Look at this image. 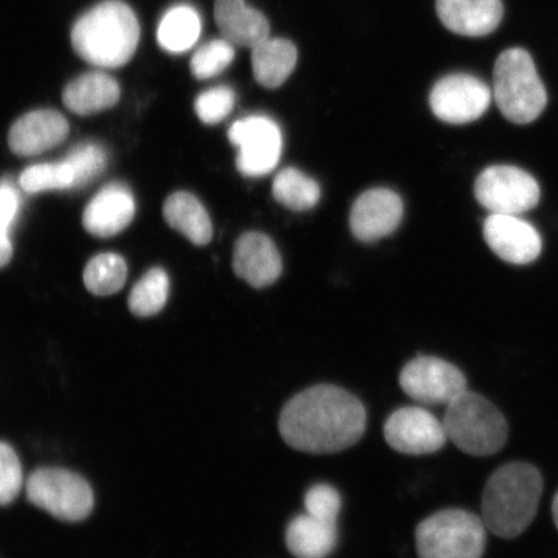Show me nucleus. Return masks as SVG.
I'll use <instances>...</instances> for the list:
<instances>
[{
  "label": "nucleus",
  "instance_id": "72a5a7b5",
  "mask_svg": "<svg viewBox=\"0 0 558 558\" xmlns=\"http://www.w3.org/2000/svg\"><path fill=\"white\" fill-rule=\"evenodd\" d=\"M20 208L19 193L9 181L0 183V240H9Z\"/></svg>",
  "mask_w": 558,
  "mask_h": 558
},
{
  "label": "nucleus",
  "instance_id": "f3484780",
  "mask_svg": "<svg viewBox=\"0 0 558 558\" xmlns=\"http://www.w3.org/2000/svg\"><path fill=\"white\" fill-rule=\"evenodd\" d=\"M136 211L134 195L128 185L111 183L95 195L83 214L87 232L109 239L131 225Z\"/></svg>",
  "mask_w": 558,
  "mask_h": 558
},
{
  "label": "nucleus",
  "instance_id": "b1692460",
  "mask_svg": "<svg viewBox=\"0 0 558 558\" xmlns=\"http://www.w3.org/2000/svg\"><path fill=\"white\" fill-rule=\"evenodd\" d=\"M202 31L199 13L190 4H178L160 20L157 39L170 53H184L197 44Z\"/></svg>",
  "mask_w": 558,
  "mask_h": 558
},
{
  "label": "nucleus",
  "instance_id": "393cba45",
  "mask_svg": "<svg viewBox=\"0 0 558 558\" xmlns=\"http://www.w3.org/2000/svg\"><path fill=\"white\" fill-rule=\"evenodd\" d=\"M274 195L278 204L292 211H306L318 204L320 190L317 181L290 167L279 172L274 181Z\"/></svg>",
  "mask_w": 558,
  "mask_h": 558
},
{
  "label": "nucleus",
  "instance_id": "4be33fe9",
  "mask_svg": "<svg viewBox=\"0 0 558 558\" xmlns=\"http://www.w3.org/2000/svg\"><path fill=\"white\" fill-rule=\"evenodd\" d=\"M251 60L256 82L265 88H277L294 72L298 50L288 39L268 38L253 48Z\"/></svg>",
  "mask_w": 558,
  "mask_h": 558
},
{
  "label": "nucleus",
  "instance_id": "aec40b11",
  "mask_svg": "<svg viewBox=\"0 0 558 558\" xmlns=\"http://www.w3.org/2000/svg\"><path fill=\"white\" fill-rule=\"evenodd\" d=\"M120 97V85L110 75L101 72L78 76L62 93L65 107L78 116L96 114L113 108Z\"/></svg>",
  "mask_w": 558,
  "mask_h": 558
},
{
  "label": "nucleus",
  "instance_id": "412c9836",
  "mask_svg": "<svg viewBox=\"0 0 558 558\" xmlns=\"http://www.w3.org/2000/svg\"><path fill=\"white\" fill-rule=\"evenodd\" d=\"M338 542L337 523L305 513L296 515L286 530V546L296 558L329 557Z\"/></svg>",
  "mask_w": 558,
  "mask_h": 558
},
{
  "label": "nucleus",
  "instance_id": "dca6fc26",
  "mask_svg": "<svg viewBox=\"0 0 558 558\" xmlns=\"http://www.w3.org/2000/svg\"><path fill=\"white\" fill-rule=\"evenodd\" d=\"M234 274L255 289L274 284L282 274V259L269 236L251 232L235 242Z\"/></svg>",
  "mask_w": 558,
  "mask_h": 558
},
{
  "label": "nucleus",
  "instance_id": "39448f33",
  "mask_svg": "<svg viewBox=\"0 0 558 558\" xmlns=\"http://www.w3.org/2000/svg\"><path fill=\"white\" fill-rule=\"evenodd\" d=\"M493 82L494 99L509 122L532 123L547 107V89L536 72L532 54L523 48H509L499 54Z\"/></svg>",
  "mask_w": 558,
  "mask_h": 558
},
{
  "label": "nucleus",
  "instance_id": "7c9ffc66",
  "mask_svg": "<svg viewBox=\"0 0 558 558\" xmlns=\"http://www.w3.org/2000/svg\"><path fill=\"white\" fill-rule=\"evenodd\" d=\"M23 485V466L16 451L9 444L0 442V507L11 505Z\"/></svg>",
  "mask_w": 558,
  "mask_h": 558
},
{
  "label": "nucleus",
  "instance_id": "f257e3e1",
  "mask_svg": "<svg viewBox=\"0 0 558 558\" xmlns=\"http://www.w3.org/2000/svg\"><path fill=\"white\" fill-rule=\"evenodd\" d=\"M364 403L348 390L320 384L284 404L278 429L290 448L308 453H333L352 448L365 434Z\"/></svg>",
  "mask_w": 558,
  "mask_h": 558
},
{
  "label": "nucleus",
  "instance_id": "1a4fd4ad",
  "mask_svg": "<svg viewBox=\"0 0 558 558\" xmlns=\"http://www.w3.org/2000/svg\"><path fill=\"white\" fill-rule=\"evenodd\" d=\"M230 143L236 146V169L250 178H260L274 171L282 155V132L265 116H251L229 129Z\"/></svg>",
  "mask_w": 558,
  "mask_h": 558
},
{
  "label": "nucleus",
  "instance_id": "6ab92c4d",
  "mask_svg": "<svg viewBox=\"0 0 558 558\" xmlns=\"http://www.w3.org/2000/svg\"><path fill=\"white\" fill-rule=\"evenodd\" d=\"M214 12L222 38L233 46L253 50L269 38V21L244 0H216Z\"/></svg>",
  "mask_w": 558,
  "mask_h": 558
},
{
  "label": "nucleus",
  "instance_id": "c9c22d12",
  "mask_svg": "<svg viewBox=\"0 0 558 558\" xmlns=\"http://www.w3.org/2000/svg\"><path fill=\"white\" fill-rule=\"evenodd\" d=\"M553 515L555 525L558 529V492L555 495L554 504H553Z\"/></svg>",
  "mask_w": 558,
  "mask_h": 558
},
{
  "label": "nucleus",
  "instance_id": "c756f323",
  "mask_svg": "<svg viewBox=\"0 0 558 558\" xmlns=\"http://www.w3.org/2000/svg\"><path fill=\"white\" fill-rule=\"evenodd\" d=\"M74 174V186H86L90 181L99 178L108 165L107 153L101 146L94 143H83L68 153L64 158Z\"/></svg>",
  "mask_w": 558,
  "mask_h": 558
},
{
  "label": "nucleus",
  "instance_id": "9d476101",
  "mask_svg": "<svg viewBox=\"0 0 558 558\" xmlns=\"http://www.w3.org/2000/svg\"><path fill=\"white\" fill-rule=\"evenodd\" d=\"M400 387L411 400L424 407L446 408L466 390V378L450 362L422 355L402 368Z\"/></svg>",
  "mask_w": 558,
  "mask_h": 558
},
{
  "label": "nucleus",
  "instance_id": "cd10ccee",
  "mask_svg": "<svg viewBox=\"0 0 558 558\" xmlns=\"http://www.w3.org/2000/svg\"><path fill=\"white\" fill-rule=\"evenodd\" d=\"M20 185L26 193L73 190L74 174L62 159L60 162L29 167L21 173Z\"/></svg>",
  "mask_w": 558,
  "mask_h": 558
},
{
  "label": "nucleus",
  "instance_id": "4468645a",
  "mask_svg": "<svg viewBox=\"0 0 558 558\" xmlns=\"http://www.w3.org/2000/svg\"><path fill=\"white\" fill-rule=\"evenodd\" d=\"M403 204L393 191L376 190L361 194L351 211V229L355 239L374 242L392 234L401 225Z\"/></svg>",
  "mask_w": 558,
  "mask_h": 558
},
{
  "label": "nucleus",
  "instance_id": "a211bd4d",
  "mask_svg": "<svg viewBox=\"0 0 558 558\" xmlns=\"http://www.w3.org/2000/svg\"><path fill=\"white\" fill-rule=\"evenodd\" d=\"M436 10L450 32L472 38L497 31L505 16L501 0H436Z\"/></svg>",
  "mask_w": 558,
  "mask_h": 558
},
{
  "label": "nucleus",
  "instance_id": "a878e982",
  "mask_svg": "<svg viewBox=\"0 0 558 558\" xmlns=\"http://www.w3.org/2000/svg\"><path fill=\"white\" fill-rule=\"evenodd\" d=\"M128 278V265L122 256L101 254L93 257L85 269L86 288L97 296L113 295L120 291Z\"/></svg>",
  "mask_w": 558,
  "mask_h": 558
},
{
  "label": "nucleus",
  "instance_id": "2f4dec72",
  "mask_svg": "<svg viewBox=\"0 0 558 558\" xmlns=\"http://www.w3.org/2000/svg\"><path fill=\"white\" fill-rule=\"evenodd\" d=\"M235 104L234 90L219 86L206 90L195 100V113L206 124H216L226 120Z\"/></svg>",
  "mask_w": 558,
  "mask_h": 558
},
{
  "label": "nucleus",
  "instance_id": "ddd939ff",
  "mask_svg": "<svg viewBox=\"0 0 558 558\" xmlns=\"http://www.w3.org/2000/svg\"><path fill=\"white\" fill-rule=\"evenodd\" d=\"M484 236L493 253L509 264L526 265L541 255L538 230L519 215L492 214L485 220Z\"/></svg>",
  "mask_w": 558,
  "mask_h": 558
},
{
  "label": "nucleus",
  "instance_id": "6e6552de",
  "mask_svg": "<svg viewBox=\"0 0 558 558\" xmlns=\"http://www.w3.org/2000/svg\"><path fill=\"white\" fill-rule=\"evenodd\" d=\"M478 204L492 214L520 215L541 199V187L532 174L508 165L487 167L474 184Z\"/></svg>",
  "mask_w": 558,
  "mask_h": 558
},
{
  "label": "nucleus",
  "instance_id": "bb28decb",
  "mask_svg": "<svg viewBox=\"0 0 558 558\" xmlns=\"http://www.w3.org/2000/svg\"><path fill=\"white\" fill-rule=\"evenodd\" d=\"M170 281L166 271L153 268L132 289L129 306L137 317H150L163 310L169 298Z\"/></svg>",
  "mask_w": 558,
  "mask_h": 558
},
{
  "label": "nucleus",
  "instance_id": "0eeeda50",
  "mask_svg": "<svg viewBox=\"0 0 558 558\" xmlns=\"http://www.w3.org/2000/svg\"><path fill=\"white\" fill-rule=\"evenodd\" d=\"M27 499L53 518L76 522L93 512L94 493L87 481L60 469L35 471L26 483Z\"/></svg>",
  "mask_w": 558,
  "mask_h": 558
},
{
  "label": "nucleus",
  "instance_id": "2eb2a0df",
  "mask_svg": "<svg viewBox=\"0 0 558 558\" xmlns=\"http://www.w3.org/2000/svg\"><path fill=\"white\" fill-rule=\"evenodd\" d=\"M69 123L59 111H31L13 123L9 135L10 148L21 157L38 156L64 142Z\"/></svg>",
  "mask_w": 558,
  "mask_h": 558
},
{
  "label": "nucleus",
  "instance_id": "7ed1b4c3",
  "mask_svg": "<svg viewBox=\"0 0 558 558\" xmlns=\"http://www.w3.org/2000/svg\"><path fill=\"white\" fill-rule=\"evenodd\" d=\"M140 40L137 17L120 0H107L82 15L72 29V46L89 64L121 68L134 58Z\"/></svg>",
  "mask_w": 558,
  "mask_h": 558
},
{
  "label": "nucleus",
  "instance_id": "c85d7f7f",
  "mask_svg": "<svg viewBox=\"0 0 558 558\" xmlns=\"http://www.w3.org/2000/svg\"><path fill=\"white\" fill-rule=\"evenodd\" d=\"M234 47L225 38L208 41L198 48L191 60L195 78L205 81L221 74L234 60Z\"/></svg>",
  "mask_w": 558,
  "mask_h": 558
},
{
  "label": "nucleus",
  "instance_id": "473e14b6",
  "mask_svg": "<svg viewBox=\"0 0 558 558\" xmlns=\"http://www.w3.org/2000/svg\"><path fill=\"white\" fill-rule=\"evenodd\" d=\"M304 506L306 513L313 518L337 523L341 509L340 494L330 485H314L305 494Z\"/></svg>",
  "mask_w": 558,
  "mask_h": 558
},
{
  "label": "nucleus",
  "instance_id": "423d86ee",
  "mask_svg": "<svg viewBox=\"0 0 558 558\" xmlns=\"http://www.w3.org/2000/svg\"><path fill=\"white\" fill-rule=\"evenodd\" d=\"M486 526L464 509H444L418 523L415 532L418 558H483Z\"/></svg>",
  "mask_w": 558,
  "mask_h": 558
},
{
  "label": "nucleus",
  "instance_id": "9b49d317",
  "mask_svg": "<svg viewBox=\"0 0 558 558\" xmlns=\"http://www.w3.org/2000/svg\"><path fill=\"white\" fill-rule=\"evenodd\" d=\"M493 94L484 81L470 74H451L439 80L429 105L439 121L466 124L480 120L490 107Z\"/></svg>",
  "mask_w": 558,
  "mask_h": 558
},
{
  "label": "nucleus",
  "instance_id": "f704fd0d",
  "mask_svg": "<svg viewBox=\"0 0 558 558\" xmlns=\"http://www.w3.org/2000/svg\"><path fill=\"white\" fill-rule=\"evenodd\" d=\"M12 243L9 240H0V268L9 264L12 257Z\"/></svg>",
  "mask_w": 558,
  "mask_h": 558
},
{
  "label": "nucleus",
  "instance_id": "f8f14e48",
  "mask_svg": "<svg viewBox=\"0 0 558 558\" xmlns=\"http://www.w3.org/2000/svg\"><path fill=\"white\" fill-rule=\"evenodd\" d=\"M384 437L396 451L407 456H427L444 448L448 436L444 423L427 409L401 408L384 424Z\"/></svg>",
  "mask_w": 558,
  "mask_h": 558
},
{
  "label": "nucleus",
  "instance_id": "5701e85b",
  "mask_svg": "<svg viewBox=\"0 0 558 558\" xmlns=\"http://www.w3.org/2000/svg\"><path fill=\"white\" fill-rule=\"evenodd\" d=\"M163 216L167 225L197 246H205L213 239L211 220L204 205L191 193L171 194L165 202Z\"/></svg>",
  "mask_w": 558,
  "mask_h": 558
},
{
  "label": "nucleus",
  "instance_id": "20e7f679",
  "mask_svg": "<svg viewBox=\"0 0 558 558\" xmlns=\"http://www.w3.org/2000/svg\"><path fill=\"white\" fill-rule=\"evenodd\" d=\"M442 423L448 439L469 456H494L508 441L504 413L484 396L469 389L446 407Z\"/></svg>",
  "mask_w": 558,
  "mask_h": 558
},
{
  "label": "nucleus",
  "instance_id": "f03ea898",
  "mask_svg": "<svg viewBox=\"0 0 558 558\" xmlns=\"http://www.w3.org/2000/svg\"><path fill=\"white\" fill-rule=\"evenodd\" d=\"M544 481L536 466L525 462L501 465L487 480L483 494V520L488 532L501 539L518 538L532 525Z\"/></svg>",
  "mask_w": 558,
  "mask_h": 558
}]
</instances>
